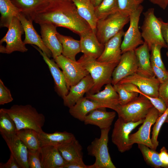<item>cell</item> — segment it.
I'll return each mask as SVG.
<instances>
[{
    "mask_svg": "<svg viewBox=\"0 0 168 168\" xmlns=\"http://www.w3.org/2000/svg\"><path fill=\"white\" fill-rule=\"evenodd\" d=\"M16 136L28 149L37 150L41 147L38 133L31 129H24L17 131Z\"/></svg>",
    "mask_w": 168,
    "mask_h": 168,
    "instance_id": "obj_33",
    "label": "cell"
},
{
    "mask_svg": "<svg viewBox=\"0 0 168 168\" xmlns=\"http://www.w3.org/2000/svg\"><path fill=\"white\" fill-rule=\"evenodd\" d=\"M39 25L43 42L51 52L52 57L54 59L62 54V44L57 35V27L50 23H42Z\"/></svg>",
    "mask_w": 168,
    "mask_h": 168,
    "instance_id": "obj_16",
    "label": "cell"
},
{
    "mask_svg": "<svg viewBox=\"0 0 168 168\" xmlns=\"http://www.w3.org/2000/svg\"><path fill=\"white\" fill-rule=\"evenodd\" d=\"M79 36L81 52L83 55L96 59L99 58L105 46L99 41L95 32L91 29Z\"/></svg>",
    "mask_w": 168,
    "mask_h": 168,
    "instance_id": "obj_15",
    "label": "cell"
},
{
    "mask_svg": "<svg viewBox=\"0 0 168 168\" xmlns=\"http://www.w3.org/2000/svg\"><path fill=\"white\" fill-rule=\"evenodd\" d=\"M9 148L11 154L21 168H29L27 162L28 149L16 135L8 138L2 136Z\"/></svg>",
    "mask_w": 168,
    "mask_h": 168,
    "instance_id": "obj_25",
    "label": "cell"
},
{
    "mask_svg": "<svg viewBox=\"0 0 168 168\" xmlns=\"http://www.w3.org/2000/svg\"><path fill=\"white\" fill-rule=\"evenodd\" d=\"M105 108L96 109L90 112L84 119V124L96 126L100 130L110 127L115 117L116 112L107 111Z\"/></svg>",
    "mask_w": 168,
    "mask_h": 168,
    "instance_id": "obj_21",
    "label": "cell"
},
{
    "mask_svg": "<svg viewBox=\"0 0 168 168\" xmlns=\"http://www.w3.org/2000/svg\"><path fill=\"white\" fill-rule=\"evenodd\" d=\"M154 4H156L163 9H165L168 5V0H150Z\"/></svg>",
    "mask_w": 168,
    "mask_h": 168,
    "instance_id": "obj_50",
    "label": "cell"
},
{
    "mask_svg": "<svg viewBox=\"0 0 168 168\" xmlns=\"http://www.w3.org/2000/svg\"><path fill=\"white\" fill-rule=\"evenodd\" d=\"M138 68V61L134 50L123 53L113 72L111 84L115 85L124 78L137 73Z\"/></svg>",
    "mask_w": 168,
    "mask_h": 168,
    "instance_id": "obj_13",
    "label": "cell"
},
{
    "mask_svg": "<svg viewBox=\"0 0 168 168\" xmlns=\"http://www.w3.org/2000/svg\"><path fill=\"white\" fill-rule=\"evenodd\" d=\"M39 25L51 23L57 27L67 28L79 35L91 29L88 23L79 14L71 0H53L28 19Z\"/></svg>",
    "mask_w": 168,
    "mask_h": 168,
    "instance_id": "obj_1",
    "label": "cell"
},
{
    "mask_svg": "<svg viewBox=\"0 0 168 168\" xmlns=\"http://www.w3.org/2000/svg\"><path fill=\"white\" fill-rule=\"evenodd\" d=\"M8 29L7 33L0 40V52L9 54L16 51L27 52L28 49L21 39L24 30L17 17L13 18Z\"/></svg>",
    "mask_w": 168,
    "mask_h": 168,
    "instance_id": "obj_7",
    "label": "cell"
},
{
    "mask_svg": "<svg viewBox=\"0 0 168 168\" xmlns=\"http://www.w3.org/2000/svg\"><path fill=\"white\" fill-rule=\"evenodd\" d=\"M41 146L50 145L56 147L68 142L75 138L73 134L67 132H55L49 133L43 131L38 133Z\"/></svg>",
    "mask_w": 168,
    "mask_h": 168,
    "instance_id": "obj_28",
    "label": "cell"
},
{
    "mask_svg": "<svg viewBox=\"0 0 168 168\" xmlns=\"http://www.w3.org/2000/svg\"><path fill=\"white\" fill-rule=\"evenodd\" d=\"M42 56L43 59L48 66L53 78L54 89L57 94L63 98L68 93L64 74L54 60L50 59L45 53L36 46L32 45Z\"/></svg>",
    "mask_w": 168,
    "mask_h": 168,
    "instance_id": "obj_17",
    "label": "cell"
},
{
    "mask_svg": "<svg viewBox=\"0 0 168 168\" xmlns=\"http://www.w3.org/2000/svg\"><path fill=\"white\" fill-rule=\"evenodd\" d=\"M21 13L29 19L31 15L46 6L48 0H11Z\"/></svg>",
    "mask_w": 168,
    "mask_h": 168,
    "instance_id": "obj_31",
    "label": "cell"
},
{
    "mask_svg": "<svg viewBox=\"0 0 168 168\" xmlns=\"http://www.w3.org/2000/svg\"><path fill=\"white\" fill-rule=\"evenodd\" d=\"M159 154L161 161L168 167V152L165 147L161 148Z\"/></svg>",
    "mask_w": 168,
    "mask_h": 168,
    "instance_id": "obj_48",
    "label": "cell"
},
{
    "mask_svg": "<svg viewBox=\"0 0 168 168\" xmlns=\"http://www.w3.org/2000/svg\"><path fill=\"white\" fill-rule=\"evenodd\" d=\"M40 149L43 168H63L68 164L57 147L45 145L41 146Z\"/></svg>",
    "mask_w": 168,
    "mask_h": 168,
    "instance_id": "obj_22",
    "label": "cell"
},
{
    "mask_svg": "<svg viewBox=\"0 0 168 168\" xmlns=\"http://www.w3.org/2000/svg\"><path fill=\"white\" fill-rule=\"evenodd\" d=\"M129 15L119 11L97 20L95 31L99 41L103 45L123 29L129 21Z\"/></svg>",
    "mask_w": 168,
    "mask_h": 168,
    "instance_id": "obj_4",
    "label": "cell"
},
{
    "mask_svg": "<svg viewBox=\"0 0 168 168\" xmlns=\"http://www.w3.org/2000/svg\"><path fill=\"white\" fill-rule=\"evenodd\" d=\"M138 147L143 156L144 160L149 165L155 168H168L160 159L159 153L153 149L142 144H138Z\"/></svg>",
    "mask_w": 168,
    "mask_h": 168,
    "instance_id": "obj_35",
    "label": "cell"
},
{
    "mask_svg": "<svg viewBox=\"0 0 168 168\" xmlns=\"http://www.w3.org/2000/svg\"><path fill=\"white\" fill-rule=\"evenodd\" d=\"M113 86L119 95V105L126 104L138 96V93L128 91L121 84L118 83Z\"/></svg>",
    "mask_w": 168,
    "mask_h": 168,
    "instance_id": "obj_37",
    "label": "cell"
},
{
    "mask_svg": "<svg viewBox=\"0 0 168 168\" xmlns=\"http://www.w3.org/2000/svg\"><path fill=\"white\" fill-rule=\"evenodd\" d=\"M0 168H21V166L14 157L11 154L9 159L5 163H0Z\"/></svg>",
    "mask_w": 168,
    "mask_h": 168,
    "instance_id": "obj_46",
    "label": "cell"
},
{
    "mask_svg": "<svg viewBox=\"0 0 168 168\" xmlns=\"http://www.w3.org/2000/svg\"><path fill=\"white\" fill-rule=\"evenodd\" d=\"M151 62L155 75L160 84L163 83L168 79V71L163 70L155 65L153 62L151 61Z\"/></svg>",
    "mask_w": 168,
    "mask_h": 168,
    "instance_id": "obj_44",
    "label": "cell"
},
{
    "mask_svg": "<svg viewBox=\"0 0 168 168\" xmlns=\"http://www.w3.org/2000/svg\"><path fill=\"white\" fill-rule=\"evenodd\" d=\"M62 70L68 89L77 84L89 73L78 61H74L61 54L54 59Z\"/></svg>",
    "mask_w": 168,
    "mask_h": 168,
    "instance_id": "obj_10",
    "label": "cell"
},
{
    "mask_svg": "<svg viewBox=\"0 0 168 168\" xmlns=\"http://www.w3.org/2000/svg\"><path fill=\"white\" fill-rule=\"evenodd\" d=\"M89 166L86 165L84 162H74L68 163L63 168H88Z\"/></svg>",
    "mask_w": 168,
    "mask_h": 168,
    "instance_id": "obj_49",
    "label": "cell"
},
{
    "mask_svg": "<svg viewBox=\"0 0 168 168\" xmlns=\"http://www.w3.org/2000/svg\"><path fill=\"white\" fill-rule=\"evenodd\" d=\"M17 17L24 30L25 38L23 41L24 44L35 45L49 58L52 57L51 52L44 45L41 36L38 34L34 28L32 24L33 21L27 18L21 13L18 15Z\"/></svg>",
    "mask_w": 168,
    "mask_h": 168,
    "instance_id": "obj_18",
    "label": "cell"
},
{
    "mask_svg": "<svg viewBox=\"0 0 168 168\" xmlns=\"http://www.w3.org/2000/svg\"><path fill=\"white\" fill-rule=\"evenodd\" d=\"M49 0V1H52V0Z\"/></svg>",
    "mask_w": 168,
    "mask_h": 168,
    "instance_id": "obj_53",
    "label": "cell"
},
{
    "mask_svg": "<svg viewBox=\"0 0 168 168\" xmlns=\"http://www.w3.org/2000/svg\"><path fill=\"white\" fill-rule=\"evenodd\" d=\"M16 124L10 115L2 108L0 109V133L2 136L10 138L16 135Z\"/></svg>",
    "mask_w": 168,
    "mask_h": 168,
    "instance_id": "obj_34",
    "label": "cell"
},
{
    "mask_svg": "<svg viewBox=\"0 0 168 168\" xmlns=\"http://www.w3.org/2000/svg\"><path fill=\"white\" fill-rule=\"evenodd\" d=\"M158 110L154 107L152 108L147 114L142 124L135 133L129 135V141L133 145L134 143L145 145L154 149L150 138L152 126L154 124L157 118L160 116Z\"/></svg>",
    "mask_w": 168,
    "mask_h": 168,
    "instance_id": "obj_12",
    "label": "cell"
},
{
    "mask_svg": "<svg viewBox=\"0 0 168 168\" xmlns=\"http://www.w3.org/2000/svg\"><path fill=\"white\" fill-rule=\"evenodd\" d=\"M13 100L11 92L0 79V105H4L12 101Z\"/></svg>",
    "mask_w": 168,
    "mask_h": 168,
    "instance_id": "obj_43",
    "label": "cell"
},
{
    "mask_svg": "<svg viewBox=\"0 0 168 168\" xmlns=\"http://www.w3.org/2000/svg\"><path fill=\"white\" fill-rule=\"evenodd\" d=\"M162 47L159 45H153L150 49L151 61L155 65L163 70H167L162 61L161 56V51Z\"/></svg>",
    "mask_w": 168,
    "mask_h": 168,
    "instance_id": "obj_41",
    "label": "cell"
},
{
    "mask_svg": "<svg viewBox=\"0 0 168 168\" xmlns=\"http://www.w3.org/2000/svg\"><path fill=\"white\" fill-rule=\"evenodd\" d=\"M77 61L88 72L93 80V86L89 91L92 94L99 91L104 85L111 83L113 72L119 62H100L83 55Z\"/></svg>",
    "mask_w": 168,
    "mask_h": 168,
    "instance_id": "obj_3",
    "label": "cell"
},
{
    "mask_svg": "<svg viewBox=\"0 0 168 168\" xmlns=\"http://www.w3.org/2000/svg\"><path fill=\"white\" fill-rule=\"evenodd\" d=\"M143 10V7L141 5L129 15L130 25L124 33L121 46L122 54L128 51L134 50L144 42L138 27L140 17Z\"/></svg>",
    "mask_w": 168,
    "mask_h": 168,
    "instance_id": "obj_9",
    "label": "cell"
},
{
    "mask_svg": "<svg viewBox=\"0 0 168 168\" xmlns=\"http://www.w3.org/2000/svg\"><path fill=\"white\" fill-rule=\"evenodd\" d=\"M94 85L93 80L89 74L83 78L77 84L71 86L68 94L63 99L64 105L70 108L89 92Z\"/></svg>",
    "mask_w": 168,
    "mask_h": 168,
    "instance_id": "obj_19",
    "label": "cell"
},
{
    "mask_svg": "<svg viewBox=\"0 0 168 168\" xmlns=\"http://www.w3.org/2000/svg\"><path fill=\"white\" fill-rule=\"evenodd\" d=\"M118 83L132 84L146 95L152 97H159L160 83L155 76L147 77L136 73L124 78Z\"/></svg>",
    "mask_w": 168,
    "mask_h": 168,
    "instance_id": "obj_14",
    "label": "cell"
},
{
    "mask_svg": "<svg viewBox=\"0 0 168 168\" xmlns=\"http://www.w3.org/2000/svg\"><path fill=\"white\" fill-rule=\"evenodd\" d=\"M75 5L79 15L95 31L98 20L95 12V7L90 0H71Z\"/></svg>",
    "mask_w": 168,
    "mask_h": 168,
    "instance_id": "obj_29",
    "label": "cell"
},
{
    "mask_svg": "<svg viewBox=\"0 0 168 168\" xmlns=\"http://www.w3.org/2000/svg\"><path fill=\"white\" fill-rule=\"evenodd\" d=\"M144 120L136 122H126L118 117L114 125L111 140L119 152H124L132 147L133 145L129 141V135L134 129L143 123Z\"/></svg>",
    "mask_w": 168,
    "mask_h": 168,
    "instance_id": "obj_11",
    "label": "cell"
},
{
    "mask_svg": "<svg viewBox=\"0 0 168 168\" xmlns=\"http://www.w3.org/2000/svg\"><path fill=\"white\" fill-rule=\"evenodd\" d=\"M57 35L62 45V54L73 60L76 61V55L81 52L80 41L70 36L60 34L58 32Z\"/></svg>",
    "mask_w": 168,
    "mask_h": 168,
    "instance_id": "obj_30",
    "label": "cell"
},
{
    "mask_svg": "<svg viewBox=\"0 0 168 168\" xmlns=\"http://www.w3.org/2000/svg\"><path fill=\"white\" fill-rule=\"evenodd\" d=\"M2 109L13 119L17 131L29 128L39 133L43 131L42 128L45 122V116L31 105H14L9 109Z\"/></svg>",
    "mask_w": 168,
    "mask_h": 168,
    "instance_id": "obj_2",
    "label": "cell"
},
{
    "mask_svg": "<svg viewBox=\"0 0 168 168\" xmlns=\"http://www.w3.org/2000/svg\"><path fill=\"white\" fill-rule=\"evenodd\" d=\"M168 115V107L165 111L157 118L152 128L151 141L155 150H156L159 145L157 138L159 133L162 125L165 123Z\"/></svg>",
    "mask_w": 168,
    "mask_h": 168,
    "instance_id": "obj_38",
    "label": "cell"
},
{
    "mask_svg": "<svg viewBox=\"0 0 168 168\" xmlns=\"http://www.w3.org/2000/svg\"><path fill=\"white\" fill-rule=\"evenodd\" d=\"M137 92L142 94L147 97L150 101L152 104L158 111L160 115L163 114L166 110L167 107L164 101L159 97H152L145 95L142 93L139 89Z\"/></svg>",
    "mask_w": 168,
    "mask_h": 168,
    "instance_id": "obj_42",
    "label": "cell"
},
{
    "mask_svg": "<svg viewBox=\"0 0 168 168\" xmlns=\"http://www.w3.org/2000/svg\"><path fill=\"white\" fill-rule=\"evenodd\" d=\"M143 15L144 17L141 27V35L144 42L147 44L150 51L152 46L155 44L167 48L162 35L159 19L155 15L154 8H149L143 13Z\"/></svg>",
    "mask_w": 168,
    "mask_h": 168,
    "instance_id": "obj_8",
    "label": "cell"
},
{
    "mask_svg": "<svg viewBox=\"0 0 168 168\" xmlns=\"http://www.w3.org/2000/svg\"><path fill=\"white\" fill-rule=\"evenodd\" d=\"M124 33L122 29L110 39L105 44L103 53L96 60L102 62H119L122 54V38Z\"/></svg>",
    "mask_w": 168,
    "mask_h": 168,
    "instance_id": "obj_20",
    "label": "cell"
},
{
    "mask_svg": "<svg viewBox=\"0 0 168 168\" xmlns=\"http://www.w3.org/2000/svg\"><path fill=\"white\" fill-rule=\"evenodd\" d=\"M144 0H118L119 11L130 15Z\"/></svg>",
    "mask_w": 168,
    "mask_h": 168,
    "instance_id": "obj_39",
    "label": "cell"
},
{
    "mask_svg": "<svg viewBox=\"0 0 168 168\" xmlns=\"http://www.w3.org/2000/svg\"><path fill=\"white\" fill-rule=\"evenodd\" d=\"M92 4L95 7L99 5L103 0H90Z\"/></svg>",
    "mask_w": 168,
    "mask_h": 168,
    "instance_id": "obj_51",
    "label": "cell"
},
{
    "mask_svg": "<svg viewBox=\"0 0 168 168\" xmlns=\"http://www.w3.org/2000/svg\"><path fill=\"white\" fill-rule=\"evenodd\" d=\"M159 19L162 35L167 44L168 49V21L167 22H165L161 18ZM166 55L168 57V51L166 53Z\"/></svg>",
    "mask_w": 168,
    "mask_h": 168,
    "instance_id": "obj_47",
    "label": "cell"
},
{
    "mask_svg": "<svg viewBox=\"0 0 168 168\" xmlns=\"http://www.w3.org/2000/svg\"><path fill=\"white\" fill-rule=\"evenodd\" d=\"M149 51L145 42L134 50L138 63L137 73L144 76L152 77L155 76L151 66Z\"/></svg>",
    "mask_w": 168,
    "mask_h": 168,
    "instance_id": "obj_26",
    "label": "cell"
},
{
    "mask_svg": "<svg viewBox=\"0 0 168 168\" xmlns=\"http://www.w3.org/2000/svg\"><path fill=\"white\" fill-rule=\"evenodd\" d=\"M153 106L147 97L139 94V96L127 104L117 105L114 111L118 117L125 122H136L144 119Z\"/></svg>",
    "mask_w": 168,
    "mask_h": 168,
    "instance_id": "obj_6",
    "label": "cell"
},
{
    "mask_svg": "<svg viewBox=\"0 0 168 168\" xmlns=\"http://www.w3.org/2000/svg\"><path fill=\"white\" fill-rule=\"evenodd\" d=\"M57 147L61 155L68 163L83 161L82 147L75 138Z\"/></svg>",
    "mask_w": 168,
    "mask_h": 168,
    "instance_id": "obj_27",
    "label": "cell"
},
{
    "mask_svg": "<svg viewBox=\"0 0 168 168\" xmlns=\"http://www.w3.org/2000/svg\"><path fill=\"white\" fill-rule=\"evenodd\" d=\"M165 123H167L168 124V115L166 118V119L165 121Z\"/></svg>",
    "mask_w": 168,
    "mask_h": 168,
    "instance_id": "obj_52",
    "label": "cell"
},
{
    "mask_svg": "<svg viewBox=\"0 0 168 168\" xmlns=\"http://www.w3.org/2000/svg\"><path fill=\"white\" fill-rule=\"evenodd\" d=\"M110 127L101 129L99 138H96L87 148L89 155L95 158V163L88 168H116L111 160L108 147Z\"/></svg>",
    "mask_w": 168,
    "mask_h": 168,
    "instance_id": "obj_5",
    "label": "cell"
},
{
    "mask_svg": "<svg viewBox=\"0 0 168 168\" xmlns=\"http://www.w3.org/2000/svg\"><path fill=\"white\" fill-rule=\"evenodd\" d=\"M101 108H109L105 104L91 100L85 97L81 98L75 105L69 108V112L73 117L83 122L86 116L90 112Z\"/></svg>",
    "mask_w": 168,
    "mask_h": 168,
    "instance_id": "obj_23",
    "label": "cell"
},
{
    "mask_svg": "<svg viewBox=\"0 0 168 168\" xmlns=\"http://www.w3.org/2000/svg\"><path fill=\"white\" fill-rule=\"evenodd\" d=\"M118 11V0H103L95 8V14L98 20Z\"/></svg>",
    "mask_w": 168,
    "mask_h": 168,
    "instance_id": "obj_36",
    "label": "cell"
},
{
    "mask_svg": "<svg viewBox=\"0 0 168 168\" xmlns=\"http://www.w3.org/2000/svg\"><path fill=\"white\" fill-rule=\"evenodd\" d=\"M40 148L28 149L27 162L29 168H43Z\"/></svg>",
    "mask_w": 168,
    "mask_h": 168,
    "instance_id": "obj_40",
    "label": "cell"
},
{
    "mask_svg": "<svg viewBox=\"0 0 168 168\" xmlns=\"http://www.w3.org/2000/svg\"><path fill=\"white\" fill-rule=\"evenodd\" d=\"M112 85L111 83L106 84L103 90L95 94L88 92L86 97L91 100L105 104L114 110L119 105V96Z\"/></svg>",
    "mask_w": 168,
    "mask_h": 168,
    "instance_id": "obj_24",
    "label": "cell"
},
{
    "mask_svg": "<svg viewBox=\"0 0 168 168\" xmlns=\"http://www.w3.org/2000/svg\"><path fill=\"white\" fill-rule=\"evenodd\" d=\"M159 97L162 99L168 107V79L160 84L159 90Z\"/></svg>",
    "mask_w": 168,
    "mask_h": 168,
    "instance_id": "obj_45",
    "label": "cell"
},
{
    "mask_svg": "<svg viewBox=\"0 0 168 168\" xmlns=\"http://www.w3.org/2000/svg\"><path fill=\"white\" fill-rule=\"evenodd\" d=\"M0 20L1 28H8L13 18L17 17L21 11L16 7L11 0H0Z\"/></svg>",
    "mask_w": 168,
    "mask_h": 168,
    "instance_id": "obj_32",
    "label": "cell"
}]
</instances>
